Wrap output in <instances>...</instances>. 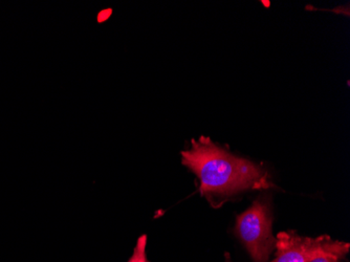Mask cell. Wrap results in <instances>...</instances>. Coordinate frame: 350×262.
Returning a JSON list of instances; mask_svg holds the SVG:
<instances>
[{
  "instance_id": "6da1fadb",
  "label": "cell",
  "mask_w": 350,
  "mask_h": 262,
  "mask_svg": "<svg viewBox=\"0 0 350 262\" xmlns=\"http://www.w3.org/2000/svg\"><path fill=\"white\" fill-rule=\"evenodd\" d=\"M182 163L198 177L200 193L214 207L245 191L274 186L260 165L232 155L209 137L192 140L191 148L182 151Z\"/></svg>"
},
{
  "instance_id": "7a4b0ae2",
  "label": "cell",
  "mask_w": 350,
  "mask_h": 262,
  "mask_svg": "<svg viewBox=\"0 0 350 262\" xmlns=\"http://www.w3.org/2000/svg\"><path fill=\"white\" fill-rule=\"evenodd\" d=\"M272 211L267 198H257L237 216L235 233L245 244L254 262H267L275 249L272 233Z\"/></svg>"
},
{
  "instance_id": "3957f363",
  "label": "cell",
  "mask_w": 350,
  "mask_h": 262,
  "mask_svg": "<svg viewBox=\"0 0 350 262\" xmlns=\"http://www.w3.org/2000/svg\"><path fill=\"white\" fill-rule=\"evenodd\" d=\"M274 260L271 262H310L324 254L347 256L348 242L334 240L324 235L317 238L302 237L295 231L280 232L275 244Z\"/></svg>"
},
{
  "instance_id": "277c9868",
  "label": "cell",
  "mask_w": 350,
  "mask_h": 262,
  "mask_svg": "<svg viewBox=\"0 0 350 262\" xmlns=\"http://www.w3.org/2000/svg\"><path fill=\"white\" fill-rule=\"evenodd\" d=\"M147 236L142 235L137 239L133 256L129 262H149L146 257Z\"/></svg>"
},
{
  "instance_id": "5b68a950",
  "label": "cell",
  "mask_w": 350,
  "mask_h": 262,
  "mask_svg": "<svg viewBox=\"0 0 350 262\" xmlns=\"http://www.w3.org/2000/svg\"><path fill=\"white\" fill-rule=\"evenodd\" d=\"M310 262H346V256L339 254H324Z\"/></svg>"
},
{
  "instance_id": "8992f818",
  "label": "cell",
  "mask_w": 350,
  "mask_h": 262,
  "mask_svg": "<svg viewBox=\"0 0 350 262\" xmlns=\"http://www.w3.org/2000/svg\"><path fill=\"white\" fill-rule=\"evenodd\" d=\"M225 258V262H232L231 257H230V254L226 253Z\"/></svg>"
}]
</instances>
